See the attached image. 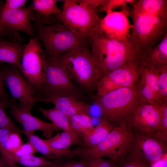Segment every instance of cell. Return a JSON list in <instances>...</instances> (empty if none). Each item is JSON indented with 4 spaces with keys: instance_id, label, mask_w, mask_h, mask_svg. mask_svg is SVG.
<instances>
[{
    "instance_id": "obj_29",
    "label": "cell",
    "mask_w": 167,
    "mask_h": 167,
    "mask_svg": "<svg viewBox=\"0 0 167 167\" xmlns=\"http://www.w3.org/2000/svg\"><path fill=\"white\" fill-rule=\"evenodd\" d=\"M9 101L0 100V128H5L11 131L23 134V131L17 127L5 111Z\"/></svg>"
},
{
    "instance_id": "obj_31",
    "label": "cell",
    "mask_w": 167,
    "mask_h": 167,
    "mask_svg": "<svg viewBox=\"0 0 167 167\" xmlns=\"http://www.w3.org/2000/svg\"><path fill=\"white\" fill-rule=\"evenodd\" d=\"M157 69L158 86L161 97L163 102H167V66Z\"/></svg>"
},
{
    "instance_id": "obj_15",
    "label": "cell",
    "mask_w": 167,
    "mask_h": 167,
    "mask_svg": "<svg viewBox=\"0 0 167 167\" xmlns=\"http://www.w3.org/2000/svg\"><path fill=\"white\" fill-rule=\"evenodd\" d=\"M161 104L143 103L137 108L127 124L133 130L152 134L160 121Z\"/></svg>"
},
{
    "instance_id": "obj_10",
    "label": "cell",
    "mask_w": 167,
    "mask_h": 167,
    "mask_svg": "<svg viewBox=\"0 0 167 167\" xmlns=\"http://www.w3.org/2000/svg\"><path fill=\"white\" fill-rule=\"evenodd\" d=\"M132 130L127 156L146 162L152 167L167 154V143L158 139L151 134Z\"/></svg>"
},
{
    "instance_id": "obj_44",
    "label": "cell",
    "mask_w": 167,
    "mask_h": 167,
    "mask_svg": "<svg viewBox=\"0 0 167 167\" xmlns=\"http://www.w3.org/2000/svg\"><path fill=\"white\" fill-rule=\"evenodd\" d=\"M0 29L2 30L3 32H4L2 27L0 25Z\"/></svg>"
},
{
    "instance_id": "obj_24",
    "label": "cell",
    "mask_w": 167,
    "mask_h": 167,
    "mask_svg": "<svg viewBox=\"0 0 167 167\" xmlns=\"http://www.w3.org/2000/svg\"><path fill=\"white\" fill-rule=\"evenodd\" d=\"M57 2L55 0H33V10L40 16L38 18H34L35 20L43 24H49V19L51 17L61 12L58 7Z\"/></svg>"
},
{
    "instance_id": "obj_34",
    "label": "cell",
    "mask_w": 167,
    "mask_h": 167,
    "mask_svg": "<svg viewBox=\"0 0 167 167\" xmlns=\"http://www.w3.org/2000/svg\"><path fill=\"white\" fill-rule=\"evenodd\" d=\"M81 160L84 161L87 167H116V164L114 162L103 157H95Z\"/></svg>"
},
{
    "instance_id": "obj_32",
    "label": "cell",
    "mask_w": 167,
    "mask_h": 167,
    "mask_svg": "<svg viewBox=\"0 0 167 167\" xmlns=\"http://www.w3.org/2000/svg\"><path fill=\"white\" fill-rule=\"evenodd\" d=\"M11 131L5 128H0V156L6 167H11L6 143Z\"/></svg>"
},
{
    "instance_id": "obj_6",
    "label": "cell",
    "mask_w": 167,
    "mask_h": 167,
    "mask_svg": "<svg viewBox=\"0 0 167 167\" xmlns=\"http://www.w3.org/2000/svg\"><path fill=\"white\" fill-rule=\"evenodd\" d=\"M43 97L74 96L84 101V92L71 79L59 56L47 57Z\"/></svg>"
},
{
    "instance_id": "obj_39",
    "label": "cell",
    "mask_w": 167,
    "mask_h": 167,
    "mask_svg": "<svg viewBox=\"0 0 167 167\" xmlns=\"http://www.w3.org/2000/svg\"><path fill=\"white\" fill-rule=\"evenodd\" d=\"M108 0H77L78 3L83 5L98 7L105 4Z\"/></svg>"
},
{
    "instance_id": "obj_17",
    "label": "cell",
    "mask_w": 167,
    "mask_h": 167,
    "mask_svg": "<svg viewBox=\"0 0 167 167\" xmlns=\"http://www.w3.org/2000/svg\"><path fill=\"white\" fill-rule=\"evenodd\" d=\"M35 102H43L54 105L58 109L69 119L72 116L79 114L88 115L89 105L74 96H62L43 97L36 96Z\"/></svg>"
},
{
    "instance_id": "obj_13",
    "label": "cell",
    "mask_w": 167,
    "mask_h": 167,
    "mask_svg": "<svg viewBox=\"0 0 167 167\" xmlns=\"http://www.w3.org/2000/svg\"><path fill=\"white\" fill-rule=\"evenodd\" d=\"M129 13L124 8L120 11H112L106 15L100 22L101 31L109 38L126 42L129 39L131 29L133 25L127 18Z\"/></svg>"
},
{
    "instance_id": "obj_20",
    "label": "cell",
    "mask_w": 167,
    "mask_h": 167,
    "mask_svg": "<svg viewBox=\"0 0 167 167\" xmlns=\"http://www.w3.org/2000/svg\"><path fill=\"white\" fill-rule=\"evenodd\" d=\"M141 61L157 68L167 66V34L157 45L142 55Z\"/></svg>"
},
{
    "instance_id": "obj_27",
    "label": "cell",
    "mask_w": 167,
    "mask_h": 167,
    "mask_svg": "<svg viewBox=\"0 0 167 167\" xmlns=\"http://www.w3.org/2000/svg\"><path fill=\"white\" fill-rule=\"evenodd\" d=\"M70 120L73 130L82 139L94 127L92 118L87 114H76L71 117Z\"/></svg>"
},
{
    "instance_id": "obj_21",
    "label": "cell",
    "mask_w": 167,
    "mask_h": 167,
    "mask_svg": "<svg viewBox=\"0 0 167 167\" xmlns=\"http://www.w3.org/2000/svg\"><path fill=\"white\" fill-rule=\"evenodd\" d=\"M117 126L105 121H101L82 138L83 148L88 149L97 145Z\"/></svg>"
},
{
    "instance_id": "obj_35",
    "label": "cell",
    "mask_w": 167,
    "mask_h": 167,
    "mask_svg": "<svg viewBox=\"0 0 167 167\" xmlns=\"http://www.w3.org/2000/svg\"><path fill=\"white\" fill-rule=\"evenodd\" d=\"M65 158H60L53 160L54 167H87L85 162L82 160H79L68 159L66 160Z\"/></svg>"
},
{
    "instance_id": "obj_38",
    "label": "cell",
    "mask_w": 167,
    "mask_h": 167,
    "mask_svg": "<svg viewBox=\"0 0 167 167\" xmlns=\"http://www.w3.org/2000/svg\"><path fill=\"white\" fill-rule=\"evenodd\" d=\"M26 0H7L3 9H16L23 7L25 4Z\"/></svg>"
},
{
    "instance_id": "obj_22",
    "label": "cell",
    "mask_w": 167,
    "mask_h": 167,
    "mask_svg": "<svg viewBox=\"0 0 167 167\" xmlns=\"http://www.w3.org/2000/svg\"><path fill=\"white\" fill-rule=\"evenodd\" d=\"M131 12L167 16V0H139L136 1Z\"/></svg>"
},
{
    "instance_id": "obj_40",
    "label": "cell",
    "mask_w": 167,
    "mask_h": 167,
    "mask_svg": "<svg viewBox=\"0 0 167 167\" xmlns=\"http://www.w3.org/2000/svg\"><path fill=\"white\" fill-rule=\"evenodd\" d=\"M2 100L9 101L7 94L4 88L2 74L0 71V100Z\"/></svg>"
},
{
    "instance_id": "obj_9",
    "label": "cell",
    "mask_w": 167,
    "mask_h": 167,
    "mask_svg": "<svg viewBox=\"0 0 167 167\" xmlns=\"http://www.w3.org/2000/svg\"><path fill=\"white\" fill-rule=\"evenodd\" d=\"M46 55L36 37L25 46L21 62L22 72L35 90L41 92L44 82Z\"/></svg>"
},
{
    "instance_id": "obj_11",
    "label": "cell",
    "mask_w": 167,
    "mask_h": 167,
    "mask_svg": "<svg viewBox=\"0 0 167 167\" xmlns=\"http://www.w3.org/2000/svg\"><path fill=\"white\" fill-rule=\"evenodd\" d=\"M140 77V61L130 63L102 77L97 82L95 95L101 96L120 88L136 87Z\"/></svg>"
},
{
    "instance_id": "obj_12",
    "label": "cell",
    "mask_w": 167,
    "mask_h": 167,
    "mask_svg": "<svg viewBox=\"0 0 167 167\" xmlns=\"http://www.w3.org/2000/svg\"><path fill=\"white\" fill-rule=\"evenodd\" d=\"M19 70L15 66L5 69L1 71L3 80L12 96L19 101L18 106L31 111L36 102V90Z\"/></svg>"
},
{
    "instance_id": "obj_16",
    "label": "cell",
    "mask_w": 167,
    "mask_h": 167,
    "mask_svg": "<svg viewBox=\"0 0 167 167\" xmlns=\"http://www.w3.org/2000/svg\"><path fill=\"white\" fill-rule=\"evenodd\" d=\"M10 113L15 120L22 126L24 131H34L40 130L43 135L48 139L51 137L55 132L61 130L53 123H48L32 115L31 111L19 108L10 101Z\"/></svg>"
},
{
    "instance_id": "obj_3",
    "label": "cell",
    "mask_w": 167,
    "mask_h": 167,
    "mask_svg": "<svg viewBox=\"0 0 167 167\" xmlns=\"http://www.w3.org/2000/svg\"><path fill=\"white\" fill-rule=\"evenodd\" d=\"M98 9L80 4L77 0H64L61 13L51 17L49 23L61 22L79 40L90 44L92 38L100 30Z\"/></svg>"
},
{
    "instance_id": "obj_28",
    "label": "cell",
    "mask_w": 167,
    "mask_h": 167,
    "mask_svg": "<svg viewBox=\"0 0 167 167\" xmlns=\"http://www.w3.org/2000/svg\"><path fill=\"white\" fill-rule=\"evenodd\" d=\"M161 115L159 123L152 134L158 139L167 143V102L161 104Z\"/></svg>"
},
{
    "instance_id": "obj_1",
    "label": "cell",
    "mask_w": 167,
    "mask_h": 167,
    "mask_svg": "<svg viewBox=\"0 0 167 167\" xmlns=\"http://www.w3.org/2000/svg\"><path fill=\"white\" fill-rule=\"evenodd\" d=\"M91 52L101 77L130 63L140 60L135 45L129 39L126 42L109 38L100 30L90 41Z\"/></svg>"
},
{
    "instance_id": "obj_37",
    "label": "cell",
    "mask_w": 167,
    "mask_h": 167,
    "mask_svg": "<svg viewBox=\"0 0 167 167\" xmlns=\"http://www.w3.org/2000/svg\"><path fill=\"white\" fill-rule=\"evenodd\" d=\"M38 152L35 148L29 141L24 143L20 149L15 154L22 156L29 154H34Z\"/></svg>"
},
{
    "instance_id": "obj_43",
    "label": "cell",
    "mask_w": 167,
    "mask_h": 167,
    "mask_svg": "<svg viewBox=\"0 0 167 167\" xmlns=\"http://www.w3.org/2000/svg\"><path fill=\"white\" fill-rule=\"evenodd\" d=\"M4 33V32L2 30L0 29V34H1Z\"/></svg>"
},
{
    "instance_id": "obj_41",
    "label": "cell",
    "mask_w": 167,
    "mask_h": 167,
    "mask_svg": "<svg viewBox=\"0 0 167 167\" xmlns=\"http://www.w3.org/2000/svg\"><path fill=\"white\" fill-rule=\"evenodd\" d=\"M0 167H6L0 156Z\"/></svg>"
},
{
    "instance_id": "obj_2",
    "label": "cell",
    "mask_w": 167,
    "mask_h": 167,
    "mask_svg": "<svg viewBox=\"0 0 167 167\" xmlns=\"http://www.w3.org/2000/svg\"><path fill=\"white\" fill-rule=\"evenodd\" d=\"M99 104L101 121L118 126L127 123L144 102L137 87L118 88L104 95L89 96Z\"/></svg>"
},
{
    "instance_id": "obj_18",
    "label": "cell",
    "mask_w": 167,
    "mask_h": 167,
    "mask_svg": "<svg viewBox=\"0 0 167 167\" xmlns=\"http://www.w3.org/2000/svg\"><path fill=\"white\" fill-rule=\"evenodd\" d=\"M24 134L30 142L36 149L47 159L50 160L60 158H65L71 159L78 156L80 150L78 148L74 149L71 148L60 150L54 148L49 146L44 141V139L34 135V131H24Z\"/></svg>"
},
{
    "instance_id": "obj_23",
    "label": "cell",
    "mask_w": 167,
    "mask_h": 167,
    "mask_svg": "<svg viewBox=\"0 0 167 167\" xmlns=\"http://www.w3.org/2000/svg\"><path fill=\"white\" fill-rule=\"evenodd\" d=\"M39 111L46 118L50 120L60 130L71 134L82 143V139L73 130L70 119L55 107L45 109L38 107Z\"/></svg>"
},
{
    "instance_id": "obj_14",
    "label": "cell",
    "mask_w": 167,
    "mask_h": 167,
    "mask_svg": "<svg viewBox=\"0 0 167 167\" xmlns=\"http://www.w3.org/2000/svg\"><path fill=\"white\" fill-rule=\"evenodd\" d=\"M32 3L26 7L16 9H2L0 16V25L4 32L23 31L33 37L34 30L30 23L33 11Z\"/></svg>"
},
{
    "instance_id": "obj_7",
    "label": "cell",
    "mask_w": 167,
    "mask_h": 167,
    "mask_svg": "<svg viewBox=\"0 0 167 167\" xmlns=\"http://www.w3.org/2000/svg\"><path fill=\"white\" fill-rule=\"evenodd\" d=\"M132 133L127 123L118 125L95 147L86 149L79 159L106 157L116 164L127 156Z\"/></svg>"
},
{
    "instance_id": "obj_33",
    "label": "cell",
    "mask_w": 167,
    "mask_h": 167,
    "mask_svg": "<svg viewBox=\"0 0 167 167\" xmlns=\"http://www.w3.org/2000/svg\"><path fill=\"white\" fill-rule=\"evenodd\" d=\"M135 2L134 0H108L105 4L100 6L98 11H104L108 14L113 11V9L115 8L120 6L124 7L129 3L134 4Z\"/></svg>"
},
{
    "instance_id": "obj_36",
    "label": "cell",
    "mask_w": 167,
    "mask_h": 167,
    "mask_svg": "<svg viewBox=\"0 0 167 167\" xmlns=\"http://www.w3.org/2000/svg\"><path fill=\"white\" fill-rule=\"evenodd\" d=\"M116 164V167H152L149 164L129 156H126Z\"/></svg>"
},
{
    "instance_id": "obj_30",
    "label": "cell",
    "mask_w": 167,
    "mask_h": 167,
    "mask_svg": "<svg viewBox=\"0 0 167 167\" xmlns=\"http://www.w3.org/2000/svg\"><path fill=\"white\" fill-rule=\"evenodd\" d=\"M21 134L16 132H11L6 143L8 153H9L15 154L21 148L24 144L20 136Z\"/></svg>"
},
{
    "instance_id": "obj_42",
    "label": "cell",
    "mask_w": 167,
    "mask_h": 167,
    "mask_svg": "<svg viewBox=\"0 0 167 167\" xmlns=\"http://www.w3.org/2000/svg\"><path fill=\"white\" fill-rule=\"evenodd\" d=\"M51 161H52V163L50 165L46 166V167H54V161L53 160Z\"/></svg>"
},
{
    "instance_id": "obj_5",
    "label": "cell",
    "mask_w": 167,
    "mask_h": 167,
    "mask_svg": "<svg viewBox=\"0 0 167 167\" xmlns=\"http://www.w3.org/2000/svg\"><path fill=\"white\" fill-rule=\"evenodd\" d=\"M133 21L129 39L140 57L167 34V16L131 12Z\"/></svg>"
},
{
    "instance_id": "obj_26",
    "label": "cell",
    "mask_w": 167,
    "mask_h": 167,
    "mask_svg": "<svg viewBox=\"0 0 167 167\" xmlns=\"http://www.w3.org/2000/svg\"><path fill=\"white\" fill-rule=\"evenodd\" d=\"M44 140L50 147L60 150L70 148V147L74 145H82L81 143L71 134L64 131Z\"/></svg>"
},
{
    "instance_id": "obj_4",
    "label": "cell",
    "mask_w": 167,
    "mask_h": 167,
    "mask_svg": "<svg viewBox=\"0 0 167 167\" xmlns=\"http://www.w3.org/2000/svg\"><path fill=\"white\" fill-rule=\"evenodd\" d=\"M88 45L82 44L59 56L71 79L89 96L94 94L101 75Z\"/></svg>"
},
{
    "instance_id": "obj_8",
    "label": "cell",
    "mask_w": 167,
    "mask_h": 167,
    "mask_svg": "<svg viewBox=\"0 0 167 167\" xmlns=\"http://www.w3.org/2000/svg\"><path fill=\"white\" fill-rule=\"evenodd\" d=\"M35 21L36 37L41 41L47 57L60 56L80 45L86 43L79 40L60 21H54L46 25Z\"/></svg>"
},
{
    "instance_id": "obj_19",
    "label": "cell",
    "mask_w": 167,
    "mask_h": 167,
    "mask_svg": "<svg viewBox=\"0 0 167 167\" xmlns=\"http://www.w3.org/2000/svg\"><path fill=\"white\" fill-rule=\"evenodd\" d=\"M25 46L21 41L16 39L11 41H0V63L5 62L17 67L21 71L20 60Z\"/></svg>"
},
{
    "instance_id": "obj_25",
    "label": "cell",
    "mask_w": 167,
    "mask_h": 167,
    "mask_svg": "<svg viewBox=\"0 0 167 167\" xmlns=\"http://www.w3.org/2000/svg\"><path fill=\"white\" fill-rule=\"evenodd\" d=\"M8 158L11 167H23L18 166V164L25 167H45L50 165L52 161L45 157H38L33 154L19 156L8 153Z\"/></svg>"
}]
</instances>
